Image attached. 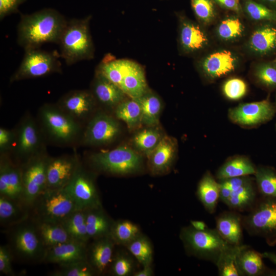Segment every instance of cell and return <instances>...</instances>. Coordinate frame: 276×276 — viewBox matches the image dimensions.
<instances>
[{
  "mask_svg": "<svg viewBox=\"0 0 276 276\" xmlns=\"http://www.w3.org/2000/svg\"><path fill=\"white\" fill-rule=\"evenodd\" d=\"M153 274L151 265L143 266V268L134 273V276H151Z\"/></svg>",
  "mask_w": 276,
  "mask_h": 276,
  "instance_id": "obj_55",
  "label": "cell"
},
{
  "mask_svg": "<svg viewBox=\"0 0 276 276\" xmlns=\"http://www.w3.org/2000/svg\"><path fill=\"white\" fill-rule=\"evenodd\" d=\"M237 60L232 52L224 50L206 56L201 63V68L205 76L213 80L234 71L236 67Z\"/></svg>",
  "mask_w": 276,
  "mask_h": 276,
  "instance_id": "obj_20",
  "label": "cell"
},
{
  "mask_svg": "<svg viewBox=\"0 0 276 276\" xmlns=\"http://www.w3.org/2000/svg\"><path fill=\"white\" fill-rule=\"evenodd\" d=\"M191 5L197 18L202 22L210 23L215 12L212 0H191Z\"/></svg>",
  "mask_w": 276,
  "mask_h": 276,
  "instance_id": "obj_47",
  "label": "cell"
},
{
  "mask_svg": "<svg viewBox=\"0 0 276 276\" xmlns=\"http://www.w3.org/2000/svg\"><path fill=\"white\" fill-rule=\"evenodd\" d=\"M130 252L143 266L151 265L152 258V247L149 240L140 235L126 245Z\"/></svg>",
  "mask_w": 276,
  "mask_h": 276,
  "instance_id": "obj_42",
  "label": "cell"
},
{
  "mask_svg": "<svg viewBox=\"0 0 276 276\" xmlns=\"http://www.w3.org/2000/svg\"><path fill=\"white\" fill-rule=\"evenodd\" d=\"M222 90L226 98L232 100H237L245 95L247 85L241 79L232 78L224 82Z\"/></svg>",
  "mask_w": 276,
  "mask_h": 276,
  "instance_id": "obj_48",
  "label": "cell"
},
{
  "mask_svg": "<svg viewBox=\"0 0 276 276\" xmlns=\"http://www.w3.org/2000/svg\"><path fill=\"white\" fill-rule=\"evenodd\" d=\"M275 109H276V94H275V104H274Z\"/></svg>",
  "mask_w": 276,
  "mask_h": 276,
  "instance_id": "obj_60",
  "label": "cell"
},
{
  "mask_svg": "<svg viewBox=\"0 0 276 276\" xmlns=\"http://www.w3.org/2000/svg\"><path fill=\"white\" fill-rule=\"evenodd\" d=\"M49 157L44 152L20 165L25 203L31 208L37 197L47 189L46 170Z\"/></svg>",
  "mask_w": 276,
  "mask_h": 276,
  "instance_id": "obj_12",
  "label": "cell"
},
{
  "mask_svg": "<svg viewBox=\"0 0 276 276\" xmlns=\"http://www.w3.org/2000/svg\"><path fill=\"white\" fill-rule=\"evenodd\" d=\"M221 7L239 13L241 11L239 0H213Z\"/></svg>",
  "mask_w": 276,
  "mask_h": 276,
  "instance_id": "obj_54",
  "label": "cell"
},
{
  "mask_svg": "<svg viewBox=\"0 0 276 276\" xmlns=\"http://www.w3.org/2000/svg\"><path fill=\"white\" fill-rule=\"evenodd\" d=\"M176 152L175 139L165 135L147 156L151 171L154 174H161L168 170L174 160Z\"/></svg>",
  "mask_w": 276,
  "mask_h": 276,
  "instance_id": "obj_23",
  "label": "cell"
},
{
  "mask_svg": "<svg viewBox=\"0 0 276 276\" xmlns=\"http://www.w3.org/2000/svg\"><path fill=\"white\" fill-rule=\"evenodd\" d=\"M141 235L139 226L129 220L113 221L110 237L116 244L127 245Z\"/></svg>",
  "mask_w": 276,
  "mask_h": 276,
  "instance_id": "obj_39",
  "label": "cell"
},
{
  "mask_svg": "<svg viewBox=\"0 0 276 276\" xmlns=\"http://www.w3.org/2000/svg\"><path fill=\"white\" fill-rule=\"evenodd\" d=\"M244 7L245 12L252 19L276 23V9L252 0H246Z\"/></svg>",
  "mask_w": 276,
  "mask_h": 276,
  "instance_id": "obj_43",
  "label": "cell"
},
{
  "mask_svg": "<svg viewBox=\"0 0 276 276\" xmlns=\"http://www.w3.org/2000/svg\"><path fill=\"white\" fill-rule=\"evenodd\" d=\"M93 176L80 162L71 180L64 188L77 210L85 211L102 206Z\"/></svg>",
  "mask_w": 276,
  "mask_h": 276,
  "instance_id": "obj_10",
  "label": "cell"
},
{
  "mask_svg": "<svg viewBox=\"0 0 276 276\" xmlns=\"http://www.w3.org/2000/svg\"><path fill=\"white\" fill-rule=\"evenodd\" d=\"M7 154H1L0 196L25 203L21 167Z\"/></svg>",
  "mask_w": 276,
  "mask_h": 276,
  "instance_id": "obj_15",
  "label": "cell"
},
{
  "mask_svg": "<svg viewBox=\"0 0 276 276\" xmlns=\"http://www.w3.org/2000/svg\"><path fill=\"white\" fill-rule=\"evenodd\" d=\"M218 182L220 185L219 199L226 204L231 194V190L226 179L219 180Z\"/></svg>",
  "mask_w": 276,
  "mask_h": 276,
  "instance_id": "obj_53",
  "label": "cell"
},
{
  "mask_svg": "<svg viewBox=\"0 0 276 276\" xmlns=\"http://www.w3.org/2000/svg\"><path fill=\"white\" fill-rule=\"evenodd\" d=\"M30 208L24 203L0 196V223L7 229L30 217Z\"/></svg>",
  "mask_w": 276,
  "mask_h": 276,
  "instance_id": "obj_25",
  "label": "cell"
},
{
  "mask_svg": "<svg viewBox=\"0 0 276 276\" xmlns=\"http://www.w3.org/2000/svg\"><path fill=\"white\" fill-rule=\"evenodd\" d=\"M87 245L86 259L96 274L104 273L113 260L116 244L110 236L93 240Z\"/></svg>",
  "mask_w": 276,
  "mask_h": 276,
  "instance_id": "obj_18",
  "label": "cell"
},
{
  "mask_svg": "<svg viewBox=\"0 0 276 276\" xmlns=\"http://www.w3.org/2000/svg\"><path fill=\"white\" fill-rule=\"evenodd\" d=\"M120 132V125L116 119L106 113L99 112L88 123L83 141L88 145H106L114 141Z\"/></svg>",
  "mask_w": 276,
  "mask_h": 276,
  "instance_id": "obj_14",
  "label": "cell"
},
{
  "mask_svg": "<svg viewBox=\"0 0 276 276\" xmlns=\"http://www.w3.org/2000/svg\"><path fill=\"white\" fill-rule=\"evenodd\" d=\"M263 258L268 259L276 265V252H264L262 253Z\"/></svg>",
  "mask_w": 276,
  "mask_h": 276,
  "instance_id": "obj_57",
  "label": "cell"
},
{
  "mask_svg": "<svg viewBox=\"0 0 276 276\" xmlns=\"http://www.w3.org/2000/svg\"><path fill=\"white\" fill-rule=\"evenodd\" d=\"M116 118L124 122L129 128H133L142 123V112L139 103L134 99L123 100L115 109Z\"/></svg>",
  "mask_w": 276,
  "mask_h": 276,
  "instance_id": "obj_38",
  "label": "cell"
},
{
  "mask_svg": "<svg viewBox=\"0 0 276 276\" xmlns=\"http://www.w3.org/2000/svg\"><path fill=\"white\" fill-rule=\"evenodd\" d=\"M257 167L245 156H235L227 159L217 170L218 180L255 175Z\"/></svg>",
  "mask_w": 276,
  "mask_h": 276,
  "instance_id": "obj_31",
  "label": "cell"
},
{
  "mask_svg": "<svg viewBox=\"0 0 276 276\" xmlns=\"http://www.w3.org/2000/svg\"><path fill=\"white\" fill-rule=\"evenodd\" d=\"M255 182L262 197L276 199V170L272 167H257Z\"/></svg>",
  "mask_w": 276,
  "mask_h": 276,
  "instance_id": "obj_36",
  "label": "cell"
},
{
  "mask_svg": "<svg viewBox=\"0 0 276 276\" xmlns=\"http://www.w3.org/2000/svg\"><path fill=\"white\" fill-rule=\"evenodd\" d=\"M67 21L62 14L51 8L21 14L17 42L25 51L39 49L47 43L58 44Z\"/></svg>",
  "mask_w": 276,
  "mask_h": 276,
  "instance_id": "obj_1",
  "label": "cell"
},
{
  "mask_svg": "<svg viewBox=\"0 0 276 276\" xmlns=\"http://www.w3.org/2000/svg\"><path fill=\"white\" fill-rule=\"evenodd\" d=\"M133 269L131 260L124 255L119 254L114 256L110 266L112 274L116 276L129 275Z\"/></svg>",
  "mask_w": 276,
  "mask_h": 276,
  "instance_id": "obj_49",
  "label": "cell"
},
{
  "mask_svg": "<svg viewBox=\"0 0 276 276\" xmlns=\"http://www.w3.org/2000/svg\"><path fill=\"white\" fill-rule=\"evenodd\" d=\"M276 113L275 106L268 100L242 103L228 110L234 123L245 127L259 126L271 120Z\"/></svg>",
  "mask_w": 276,
  "mask_h": 276,
  "instance_id": "obj_13",
  "label": "cell"
},
{
  "mask_svg": "<svg viewBox=\"0 0 276 276\" xmlns=\"http://www.w3.org/2000/svg\"><path fill=\"white\" fill-rule=\"evenodd\" d=\"M258 193L256 182L251 178L241 187L232 191L226 205L237 212L249 211L258 200Z\"/></svg>",
  "mask_w": 276,
  "mask_h": 276,
  "instance_id": "obj_29",
  "label": "cell"
},
{
  "mask_svg": "<svg viewBox=\"0 0 276 276\" xmlns=\"http://www.w3.org/2000/svg\"><path fill=\"white\" fill-rule=\"evenodd\" d=\"M39 118L47 135L58 144H71L80 134L79 123L63 111L57 105H43L39 110Z\"/></svg>",
  "mask_w": 276,
  "mask_h": 276,
  "instance_id": "obj_7",
  "label": "cell"
},
{
  "mask_svg": "<svg viewBox=\"0 0 276 276\" xmlns=\"http://www.w3.org/2000/svg\"><path fill=\"white\" fill-rule=\"evenodd\" d=\"M14 255L8 245L0 246V272L7 275H14L12 262Z\"/></svg>",
  "mask_w": 276,
  "mask_h": 276,
  "instance_id": "obj_50",
  "label": "cell"
},
{
  "mask_svg": "<svg viewBox=\"0 0 276 276\" xmlns=\"http://www.w3.org/2000/svg\"><path fill=\"white\" fill-rule=\"evenodd\" d=\"M15 140V130L0 128V151L1 154H8L12 150Z\"/></svg>",
  "mask_w": 276,
  "mask_h": 276,
  "instance_id": "obj_51",
  "label": "cell"
},
{
  "mask_svg": "<svg viewBox=\"0 0 276 276\" xmlns=\"http://www.w3.org/2000/svg\"><path fill=\"white\" fill-rule=\"evenodd\" d=\"M87 231L91 240L108 236L113 222L102 206L85 211Z\"/></svg>",
  "mask_w": 276,
  "mask_h": 276,
  "instance_id": "obj_30",
  "label": "cell"
},
{
  "mask_svg": "<svg viewBox=\"0 0 276 276\" xmlns=\"http://www.w3.org/2000/svg\"><path fill=\"white\" fill-rule=\"evenodd\" d=\"M76 210L74 201L64 188H47L32 204L30 218L35 221L61 223Z\"/></svg>",
  "mask_w": 276,
  "mask_h": 276,
  "instance_id": "obj_4",
  "label": "cell"
},
{
  "mask_svg": "<svg viewBox=\"0 0 276 276\" xmlns=\"http://www.w3.org/2000/svg\"><path fill=\"white\" fill-rule=\"evenodd\" d=\"M209 39L199 26L187 19H182L179 30V42L184 51L192 53L200 50L208 43Z\"/></svg>",
  "mask_w": 276,
  "mask_h": 276,
  "instance_id": "obj_27",
  "label": "cell"
},
{
  "mask_svg": "<svg viewBox=\"0 0 276 276\" xmlns=\"http://www.w3.org/2000/svg\"><path fill=\"white\" fill-rule=\"evenodd\" d=\"M89 163L100 172L123 175L137 171L143 161L137 151L129 147L120 146L109 151L93 153L89 157Z\"/></svg>",
  "mask_w": 276,
  "mask_h": 276,
  "instance_id": "obj_6",
  "label": "cell"
},
{
  "mask_svg": "<svg viewBox=\"0 0 276 276\" xmlns=\"http://www.w3.org/2000/svg\"><path fill=\"white\" fill-rule=\"evenodd\" d=\"M272 62L274 64V65L276 66V57Z\"/></svg>",
  "mask_w": 276,
  "mask_h": 276,
  "instance_id": "obj_59",
  "label": "cell"
},
{
  "mask_svg": "<svg viewBox=\"0 0 276 276\" xmlns=\"http://www.w3.org/2000/svg\"><path fill=\"white\" fill-rule=\"evenodd\" d=\"M254 76L257 81L265 88L269 90L276 89V66L272 62L258 65Z\"/></svg>",
  "mask_w": 276,
  "mask_h": 276,
  "instance_id": "obj_46",
  "label": "cell"
},
{
  "mask_svg": "<svg viewBox=\"0 0 276 276\" xmlns=\"http://www.w3.org/2000/svg\"><path fill=\"white\" fill-rule=\"evenodd\" d=\"M269 7L276 9V0H261Z\"/></svg>",
  "mask_w": 276,
  "mask_h": 276,
  "instance_id": "obj_58",
  "label": "cell"
},
{
  "mask_svg": "<svg viewBox=\"0 0 276 276\" xmlns=\"http://www.w3.org/2000/svg\"><path fill=\"white\" fill-rule=\"evenodd\" d=\"M15 131V140L11 151L17 164L25 163L43 152V140L35 120L30 116L24 118Z\"/></svg>",
  "mask_w": 276,
  "mask_h": 276,
  "instance_id": "obj_11",
  "label": "cell"
},
{
  "mask_svg": "<svg viewBox=\"0 0 276 276\" xmlns=\"http://www.w3.org/2000/svg\"><path fill=\"white\" fill-rule=\"evenodd\" d=\"M25 51L19 67L10 79L11 82L62 72L60 55L56 52H48L39 48Z\"/></svg>",
  "mask_w": 276,
  "mask_h": 276,
  "instance_id": "obj_9",
  "label": "cell"
},
{
  "mask_svg": "<svg viewBox=\"0 0 276 276\" xmlns=\"http://www.w3.org/2000/svg\"><path fill=\"white\" fill-rule=\"evenodd\" d=\"M128 62L124 59H105L97 72L120 87Z\"/></svg>",
  "mask_w": 276,
  "mask_h": 276,
  "instance_id": "obj_40",
  "label": "cell"
},
{
  "mask_svg": "<svg viewBox=\"0 0 276 276\" xmlns=\"http://www.w3.org/2000/svg\"><path fill=\"white\" fill-rule=\"evenodd\" d=\"M90 92L95 100L109 107H116L125 100L126 95L119 86L97 72L92 83Z\"/></svg>",
  "mask_w": 276,
  "mask_h": 276,
  "instance_id": "obj_24",
  "label": "cell"
},
{
  "mask_svg": "<svg viewBox=\"0 0 276 276\" xmlns=\"http://www.w3.org/2000/svg\"><path fill=\"white\" fill-rule=\"evenodd\" d=\"M90 16L67 20L58 44L67 65L91 59L94 48L89 32Z\"/></svg>",
  "mask_w": 276,
  "mask_h": 276,
  "instance_id": "obj_2",
  "label": "cell"
},
{
  "mask_svg": "<svg viewBox=\"0 0 276 276\" xmlns=\"http://www.w3.org/2000/svg\"><path fill=\"white\" fill-rule=\"evenodd\" d=\"M26 0H0V18L18 11V7Z\"/></svg>",
  "mask_w": 276,
  "mask_h": 276,
  "instance_id": "obj_52",
  "label": "cell"
},
{
  "mask_svg": "<svg viewBox=\"0 0 276 276\" xmlns=\"http://www.w3.org/2000/svg\"><path fill=\"white\" fill-rule=\"evenodd\" d=\"M35 222L39 235L47 250L63 243L74 240L61 223L38 221Z\"/></svg>",
  "mask_w": 276,
  "mask_h": 276,
  "instance_id": "obj_33",
  "label": "cell"
},
{
  "mask_svg": "<svg viewBox=\"0 0 276 276\" xmlns=\"http://www.w3.org/2000/svg\"><path fill=\"white\" fill-rule=\"evenodd\" d=\"M250 49L264 56L276 51V23L265 22L256 29L249 40Z\"/></svg>",
  "mask_w": 276,
  "mask_h": 276,
  "instance_id": "obj_26",
  "label": "cell"
},
{
  "mask_svg": "<svg viewBox=\"0 0 276 276\" xmlns=\"http://www.w3.org/2000/svg\"><path fill=\"white\" fill-rule=\"evenodd\" d=\"M235 211H225L216 218V230L228 244L242 245L243 237V216Z\"/></svg>",
  "mask_w": 276,
  "mask_h": 276,
  "instance_id": "obj_21",
  "label": "cell"
},
{
  "mask_svg": "<svg viewBox=\"0 0 276 276\" xmlns=\"http://www.w3.org/2000/svg\"><path fill=\"white\" fill-rule=\"evenodd\" d=\"M134 99L141 107L142 123L148 126L157 125L162 107L159 98L148 90L143 96Z\"/></svg>",
  "mask_w": 276,
  "mask_h": 276,
  "instance_id": "obj_34",
  "label": "cell"
},
{
  "mask_svg": "<svg viewBox=\"0 0 276 276\" xmlns=\"http://www.w3.org/2000/svg\"><path fill=\"white\" fill-rule=\"evenodd\" d=\"M95 99L90 91L74 90L64 95L57 105L65 113L79 123L92 111Z\"/></svg>",
  "mask_w": 276,
  "mask_h": 276,
  "instance_id": "obj_17",
  "label": "cell"
},
{
  "mask_svg": "<svg viewBox=\"0 0 276 276\" xmlns=\"http://www.w3.org/2000/svg\"><path fill=\"white\" fill-rule=\"evenodd\" d=\"M197 195L205 210L213 213L219 199L220 185L210 172H206L200 179Z\"/></svg>",
  "mask_w": 276,
  "mask_h": 276,
  "instance_id": "obj_32",
  "label": "cell"
},
{
  "mask_svg": "<svg viewBox=\"0 0 276 276\" xmlns=\"http://www.w3.org/2000/svg\"><path fill=\"white\" fill-rule=\"evenodd\" d=\"M61 224L74 240L88 243L90 239L87 231L85 211H74Z\"/></svg>",
  "mask_w": 276,
  "mask_h": 276,
  "instance_id": "obj_35",
  "label": "cell"
},
{
  "mask_svg": "<svg viewBox=\"0 0 276 276\" xmlns=\"http://www.w3.org/2000/svg\"><path fill=\"white\" fill-rule=\"evenodd\" d=\"M87 245L72 240L55 246L47 250L44 262L62 265L87 260Z\"/></svg>",
  "mask_w": 276,
  "mask_h": 276,
  "instance_id": "obj_19",
  "label": "cell"
},
{
  "mask_svg": "<svg viewBox=\"0 0 276 276\" xmlns=\"http://www.w3.org/2000/svg\"><path fill=\"white\" fill-rule=\"evenodd\" d=\"M243 227L249 234L276 244V199L261 197L248 214L243 216Z\"/></svg>",
  "mask_w": 276,
  "mask_h": 276,
  "instance_id": "obj_8",
  "label": "cell"
},
{
  "mask_svg": "<svg viewBox=\"0 0 276 276\" xmlns=\"http://www.w3.org/2000/svg\"><path fill=\"white\" fill-rule=\"evenodd\" d=\"M263 258L262 253L247 245H241L236 258L240 275L259 276L276 274L267 268Z\"/></svg>",
  "mask_w": 276,
  "mask_h": 276,
  "instance_id": "obj_22",
  "label": "cell"
},
{
  "mask_svg": "<svg viewBox=\"0 0 276 276\" xmlns=\"http://www.w3.org/2000/svg\"><path fill=\"white\" fill-rule=\"evenodd\" d=\"M80 162L76 154L49 157L46 170L47 188H64L71 180Z\"/></svg>",
  "mask_w": 276,
  "mask_h": 276,
  "instance_id": "obj_16",
  "label": "cell"
},
{
  "mask_svg": "<svg viewBox=\"0 0 276 276\" xmlns=\"http://www.w3.org/2000/svg\"><path fill=\"white\" fill-rule=\"evenodd\" d=\"M180 238L188 254L215 264L221 254L231 245L221 237L216 229L207 228L198 231L191 225L181 229Z\"/></svg>",
  "mask_w": 276,
  "mask_h": 276,
  "instance_id": "obj_5",
  "label": "cell"
},
{
  "mask_svg": "<svg viewBox=\"0 0 276 276\" xmlns=\"http://www.w3.org/2000/svg\"><path fill=\"white\" fill-rule=\"evenodd\" d=\"M190 222L191 225L193 228L198 231H204L208 228L205 222L202 221L192 220Z\"/></svg>",
  "mask_w": 276,
  "mask_h": 276,
  "instance_id": "obj_56",
  "label": "cell"
},
{
  "mask_svg": "<svg viewBox=\"0 0 276 276\" xmlns=\"http://www.w3.org/2000/svg\"><path fill=\"white\" fill-rule=\"evenodd\" d=\"M244 26L237 17L223 20L217 28V34L224 40H231L240 37L244 31Z\"/></svg>",
  "mask_w": 276,
  "mask_h": 276,
  "instance_id": "obj_45",
  "label": "cell"
},
{
  "mask_svg": "<svg viewBox=\"0 0 276 276\" xmlns=\"http://www.w3.org/2000/svg\"><path fill=\"white\" fill-rule=\"evenodd\" d=\"M164 136L155 126H149L135 133L132 139V144L137 150L148 156Z\"/></svg>",
  "mask_w": 276,
  "mask_h": 276,
  "instance_id": "obj_37",
  "label": "cell"
},
{
  "mask_svg": "<svg viewBox=\"0 0 276 276\" xmlns=\"http://www.w3.org/2000/svg\"><path fill=\"white\" fill-rule=\"evenodd\" d=\"M59 268L51 273L53 276H93L96 274L87 260L59 265Z\"/></svg>",
  "mask_w": 276,
  "mask_h": 276,
  "instance_id": "obj_44",
  "label": "cell"
},
{
  "mask_svg": "<svg viewBox=\"0 0 276 276\" xmlns=\"http://www.w3.org/2000/svg\"><path fill=\"white\" fill-rule=\"evenodd\" d=\"M120 88L126 95L136 99L148 90L144 72L138 64L129 60Z\"/></svg>",
  "mask_w": 276,
  "mask_h": 276,
  "instance_id": "obj_28",
  "label": "cell"
},
{
  "mask_svg": "<svg viewBox=\"0 0 276 276\" xmlns=\"http://www.w3.org/2000/svg\"><path fill=\"white\" fill-rule=\"evenodd\" d=\"M8 245L14 257L30 263L44 262L47 248L40 238L35 221L30 217L8 228Z\"/></svg>",
  "mask_w": 276,
  "mask_h": 276,
  "instance_id": "obj_3",
  "label": "cell"
},
{
  "mask_svg": "<svg viewBox=\"0 0 276 276\" xmlns=\"http://www.w3.org/2000/svg\"><path fill=\"white\" fill-rule=\"evenodd\" d=\"M241 245H231L221 254L215 264L218 268L219 275H240L236 258Z\"/></svg>",
  "mask_w": 276,
  "mask_h": 276,
  "instance_id": "obj_41",
  "label": "cell"
}]
</instances>
